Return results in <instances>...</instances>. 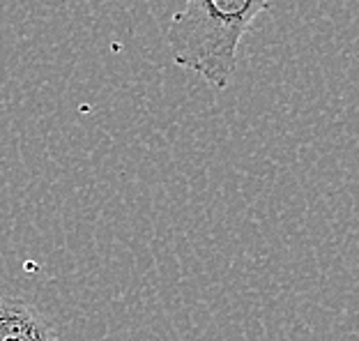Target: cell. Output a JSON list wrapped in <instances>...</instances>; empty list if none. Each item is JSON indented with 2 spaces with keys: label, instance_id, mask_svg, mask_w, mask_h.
Here are the masks:
<instances>
[{
  "label": "cell",
  "instance_id": "1",
  "mask_svg": "<svg viewBox=\"0 0 359 341\" xmlns=\"http://www.w3.org/2000/svg\"><path fill=\"white\" fill-rule=\"evenodd\" d=\"M267 10L269 0H184L166 32L173 62L215 91H226L244 35Z\"/></svg>",
  "mask_w": 359,
  "mask_h": 341
},
{
  "label": "cell",
  "instance_id": "2",
  "mask_svg": "<svg viewBox=\"0 0 359 341\" xmlns=\"http://www.w3.org/2000/svg\"><path fill=\"white\" fill-rule=\"evenodd\" d=\"M0 341H58L44 314L19 297H0Z\"/></svg>",
  "mask_w": 359,
  "mask_h": 341
}]
</instances>
